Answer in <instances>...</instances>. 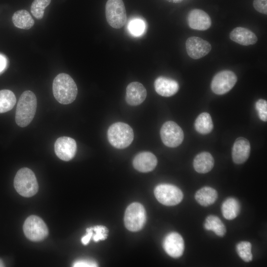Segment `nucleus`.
Listing matches in <instances>:
<instances>
[{
	"instance_id": "obj_26",
	"label": "nucleus",
	"mask_w": 267,
	"mask_h": 267,
	"mask_svg": "<svg viewBox=\"0 0 267 267\" xmlns=\"http://www.w3.org/2000/svg\"><path fill=\"white\" fill-rule=\"evenodd\" d=\"M16 99L14 93L8 89L0 90V113L11 110L15 104Z\"/></svg>"
},
{
	"instance_id": "obj_13",
	"label": "nucleus",
	"mask_w": 267,
	"mask_h": 267,
	"mask_svg": "<svg viewBox=\"0 0 267 267\" xmlns=\"http://www.w3.org/2000/svg\"><path fill=\"white\" fill-rule=\"evenodd\" d=\"M163 247L168 255L173 258L180 257L183 254L184 243L182 236L178 233L172 232L165 237Z\"/></svg>"
},
{
	"instance_id": "obj_14",
	"label": "nucleus",
	"mask_w": 267,
	"mask_h": 267,
	"mask_svg": "<svg viewBox=\"0 0 267 267\" xmlns=\"http://www.w3.org/2000/svg\"><path fill=\"white\" fill-rule=\"evenodd\" d=\"M146 95V90L142 84L132 82L126 88V101L130 105L137 106L144 101Z\"/></svg>"
},
{
	"instance_id": "obj_5",
	"label": "nucleus",
	"mask_w": 267,
	"mask_h": 267,
	"mask_svg": "<svg viewBox=\"0 0 267 267\" xmlns=\"http://www.w3.org/2000/svg\"><path fill=\"white\" fill-rule=\"evenodd\" d=\"M146 219V211L140 203L134 202L127 208L124 216L126 227L131 231H137L142 228Z\"/></svg>"
},
{
	"instance_id": "obj_32",
	"label": "nucleus",
	"mask_w": 267,
	"mask_h": 267,
	"mask_svg": "<svg viewBox=\"0 0 267 267\" xmlns=\"http://www.w3.org/2000/svg\"><path fill=\"white\" fill-rule=\"evenodd\" d=\"M253 6L258 12L267 14V0H254Z\"/></svg>"
},
{
	"instance_id": "obj_17",
	"label": "nucleus",
	"mask_w": 267,
	"mask_h": 267,
	"mask_svg": "<svg viewBox=\"0 0 267 267\" xmlns=\"http://www.w3.org/2000/svg\"><path fill=\"white\" fill-rule=\"evenodd\" d=\"M156 92L165 97H169L175 94L179 89L178 83L171 78L160 76L156 78L154 83Z\"/></svg>"
},
{
	"instance_id": "obj_8",
	"label": "nucleus",
	"mask_w": 267,
	"mask_h": 267,
	"mask_svg": "<svg viewBox=\"0 0 267 267\" xmlns=\"http://www.w3.org/2000/svg\"><path fill=\"white\" fill-rule=\"evenodd\" d=\"M154 195L157 200L166 206H174L179 203L183 195L181 190L170 184H160L154 189Z\"/></svg>"
},
{
	"instance_id": "obj_20",
	"label": "nucleus",
	"mask_w": 267,
	"mask_h": 267,
	"mask_svg": "<svg viewBox=\"0 0 267 267\" xmlns=\"http://www.w3.org/2000/svg\"><path fill=\"white\" fill-rule=\"evenodd\" d=\"M193 165L197 172L205 174L210 172L213 168L214 159L210 153L202 152L195 156Z\"/></svg>"
},
{
	"instance_id": "obj_33",
	"label": "nucleus",
	"mask_w": 267,
	"mask_h": 267,
	"mask_svg": "<svg viewBox=\"0 0 267 267\" xmlns=\"http://www.w3.org/2000/svg\"><path fill=\"white\" fill-rule=\"evenodd\" d=\"M97 266V264L95 261L86 259L76 261L73 264V267H95Z\"/></svg>"
},
{
	"instance_id": "obj_22",
	"label": "nucleus",
	"mask_w": 267,
	"mask_h": 267,
	"mask_svg": "<svg viewBox=\"0 0 267 267\" xmlns=\"http://www.w3.org/2000/svg\"><path fill=\"white\" fill-rule=\"evenodd\" d=\"M240 204L234 198H227L222 204L221 210L223 217L231 220L237 217L240 211Z\"/></svg>"
},
{
	"instance_id": "obj_29",
	"label": "nucleus",
	"mask_w": 267,
	"mask_h": 267,
	"mask_svg": "<svg viewBox=\"0 0 267 267\" xmlns=\"http://www.w3.org/2000/svg\"><path fill=\"white\" fill-rule=\"evenodd\" d=\"M50 1L51 0H34L31 7V13L36 18L42 19L44 9L50 4Z\"/></svg>"
},
{
	"instance_id": "obj_35",
	"label": "nucleus",
	"mask_w": 267,
	"mask_h": 267,
	"mask_svg": "<svg viewBox=\"0 0 267 267\" xmlns=\"http://www.w3.org/2000/svg\"><path fill=\"white\" fill-rule=\"evenodd\" d=\"M7 60L6 57L0 53V73H2L6 68Z\"/></svg>"
},
{
	"instance_id": "obj_3",
	"label": "nucleus",
	"mask_w": 267,
	"mask_h": 267,
	"mask_svg": "<svg viewBox=\"0 0 267 267\" xmlns=\"http://www.w3.org/2000/svg\"><path fill=\"white\" fill-rule=\"evenodd\" d=\"M13 184L16 191L25 197H32L38 191L39 186L35 175L28 168H22L18 171Z\"/></svg>"
},
{
	"instance_id": "obj_31",
	"label": "nucleus",
	"mask_w": 267,
	"mask_h": 267,
	"mask_svg": "<svg viewBox=\"0 0 267 267\" xmlns=\"http://www.w3.org/2000/svg\"><path fill=\"white\" fill-rule=\"evenodd\" d=\"M255 106L260 119L266 122L267 121V101L263 99H260L256 102Z\"/></svg>"
},
{
	"instance_id": "obj_25",
	"label": "nucleus",
	"mask_w": 267,
	"mask_h": 267,
	"mask_svg": "<svg viewBox=\"0 0 267 267\" xmlns=\"http://www.w3.org/2000/svg\"><path fill=\"white\" fill-rule=\"evenodd\" d=\"M204 227L207 230H212L219 236L222 237L226 232V228L221 219L216 216L209 215L205 220Z\"/></svg>"
},
{
	"instance_id": "obj_24",
	"label": "nucleus",
	"mask_w": 267,
	"mask_h": 267,
	"mask_svg": "<svg viewBox=\"0 0 267 267\" xmlns=\"http://www.w3.org/2000/svg\"><path fill=\"white\" fill-rule=\"evenodd\" d=\"M196 130L201 134L210 133L213 129V123L210 115L207 112L201 113L194 123Z\"/></svg>"
},
{
	"instance_id": "obj_37",
	"label": "nucleus",
	"mask_w": 267,
	"mask_h": 267,
	"mask_svg": "<svg viewBox=\"0 0 267 267\" xmlns=\"http://www.w3.org/2000/svg\"><path fill=\"white\" fill-rule=\"evenodd\" d=\"M5 267L4 264L3 262V261L0 259V267Z\"/></svg>"
},
{
	"instance_id": "obj_16",
	"label": "nucleus",
	"mask_w": 267,
	"mask_h": 267,
	"mask_svg": "<svg viewBox=\"0 0 267 267\" xmlns=\"http://www.w3.org/2000/svg\"><path fill=\"white\" fill-rule=\"evenodd\" d=\"M189 26L194 30H206L211 25V20L209 15L205 11L199 9L191 10L188 15Z\"/></svg>"
},
{
	"instance_id": "obj_23",
	"label": "nucleus",
	"mask_w": 267,
	"mask_h": 267,
	"mask_svg": "<svg viewBox=\"0 0 267 267\" xmlns=\"http://www.w3.org/2000/svg\"><path fill=\"white\" fill-rule=\"evenodd\" d=\"M12 22L17 28L29 29L34 24V21L30 13L26 10L22 9L16 11L12 16Z\"/></svg>"
},
{
	"instance_id": "obj_12",
	"label": "nucleus",
	"mask_w": 267,
	"mask_h": 267,
	"mask_svg": "<svg viewBox=\"0 0 267 267\" xmlns=\"http://www.w3.org/2000/svg\"><path fill=\"white\" fill-rule=\"evenodd\" d=\"M185 45L188 55L194 59L205 56L211 49V45L208 42L197 37L188 38Z\"/></svg>"
},
{
	"instance_id": "obj_1",
	"label": "nucleus",
	"mask_w": 267,
	"mask_h": 267,
	"mask_svg": "<svg viewBox=\"0 0 267 267\" xmlns=\"http://www.w3.org/2000/svg\"><path fill=\"white\" fill-rule=\"evenodd\" d=\"M52 90L56 100L62 104L73 102L78 93L75 82L66 73H60L55 77L53 81Z\"/></svg>"
},
{
	"instance_id": "obj_4",
	"label": "nucleus",
	"mask_w": 267,
	"mask_h": 267,
	"mask_svg": "<svg viewBox=\"0 0 267 267\" xmlns=\"http://www.w3.org/2000/svg\"><path fill=\"white\" fill-rule=\"evenodd\" d=\"M132 128L123 122H116L112 124L107 131L109 143L118 149H123L129 146L134 139Z\"/></svg>"
},
{
	"instance_id": "obj_10",
	"label": "nucleus",
	"mask_w": 267,
	"mask_h": 267,
	"mask_svg": "<svg viewBox=\"0 0 267 267\" xmlns=\"http://www.w3.org/2000/svg\"><path fill=\"white\" fill-rule=\"evenodd\" d=\"M237 77L232 71L223 70L218 73L213 78L211 85L214 93L219 95L226 93L235 85Z\"/></svg>"
},
{
	"instance_id": "obj_27",
	"label": "nucleus",
	"mask_w": 267,
	"mask_h": 267,
	"mask_svg": "<svg viewBox=\"0 0 267 267\" xmlns=\"http://www.w3.org/2000/svg\"><path fill=\"white\" fill-rule=\"evenodd\" d=\"M252 245L248 241L239 242L236 246V252L238 256L244 261L249 262L252 260L253 255L251 252Z\"/></svg>"
},
{
	"instance_id": "obj_2",
	"label": "nucleus",
	"mask_w": 267,
	"mask_h": 267,
	"mask_svg": "<svg viewBox=\"0 0 267 267\" xmlns=\"http://www.w3.org/2000/svg\"><path fill=\"white\" fill-rule=\"evenodd\" d=\"M37 106V100L32 91L26 90L20 95L18 101L15 121L20 127L27 126L33 120Z\"/></svg>"
},
{
	"instance_id": "obj_9",
	"label": "nucleus",
	"mask_w": 267,
	"mask_h": 267,
	"mask_svg": "<svg viewBox=\"0 0 267 267\" xmlns=\"http://www.w3.org/2000/svg\"><path fill=\"white\" fill-rule=\"evenodd\" d=\"M160 136L163 143L170 147H176L182 142L184 134L181 128L173 121H167L162 126Z\"/></svg>"
},
{
	"instance_id": "obj_34",
	"label": "nucleus",
	"mask_w": 267,
	"mask_h": 267,
	"mask_svg": "<svg viewBox=\"0 0 267 267\" xmlns=\"http://www.w3.org/2000/svg\"><path fill=\"white\" fill-rule=\"evenodd\" d=\"M87 234L81 238V242L83 244L86 245L89 242L90 239L93 235V230L91 229V227H88L86 229Z\"/></svg>"
},
{
	"instance_id": "obj_6",
	"label": "nucleus",
	"mask_w": 267,
	"mask_h": 267,
	"mask_svg": "<svg viewBox=\"0 0 267 267\" xmlns=\"http://www.w3.org/2000/svg\"><path fill=\"white\" fill-rule=\"evenodd\" d=\"M105 15L108 24L112 27L120 29L127 20L125 6L122 0H108L105 5Z\"/></svg>"
},
{
	"instance_id": "obj_18",
	"label": "nucleus",
	"mask_w": 267,
	"mask_h": 267,
	"mask_svg": "<svg viewBox=\"0 0 267 267\" xmlns=\"http://www.w3.org/2000/svg\"><path fill=\"white\" fill-rule=\"evenodd\" d=\"M250 148V142L246 138L242 137L237 138L232 149L233 161L237 164L244 163L249 157Z\"/></svg>"
},
{
	"instance_id": "obj_11",
	"label": "nucleus",
	"mask_w": 267,
	"mask_h": 267,
	"mask_svg": "<svg viewBox=\"0 0 267 267\" xmlns=\"http://www.w3.org/2000/svg\"><path fill=\"white\" fill-rule=\"evenodd\" d=\"M54 151L61 160L68 161L74 158L77 151V143L72 138L62 136L57 138L54 143Z\"/></svg>"
},
{
	"instance_id": "obj_30",
	"label": "nucleus",
	"mask_w": 267,
	"mask_h": 267,
	"mask_svg": "<svg viewBox=\"0 0 267 267\" xmlns=\"http://www.w3.org/2000/svg\"><path fill=\"white\" fill-rule=\"evenodd\" d=\"M91 227L95 232V234L92 235L94 241L98 242L99 240H104L106 239L108 232L106 227L103 225H96Z\"/></svg>"
},
{
	"instance_id": "obj_15",
	"label": "nucleus",
	"mask_w": 267,
	"mask_h": 267,
	"mask_svg": "<svg viewBox=\"0 0 267 267\" xmlns=\"http://www.w3.org/2000/svg\"><path fill=\"white\" fill-rule=\"evenodd\" d=\"M133 166L135 169L142 173L152 171L157 164L156 157L151 152L143 151L138 153L134 158Z\"/></svg>"
},
{
	"instance_id": "obj_7",
	"label": "nucleus",
	"mask_w": 267,
	"mask_h": 267,
	"mask_svg": "<svg viewBox=\"0 0 267 267\" xmlns=\"http://www.w3.org/2000/svg\"><path fill=\"white\" fill-rule=\"evenodd\" d=\"M23 232L26 237L32 241H40L48 234V229L44 221L39 217L31 215L24 222Z\"/></svg>"
},
{
	"instance_id": "obj_21",
	"label": "nucleus",
	"mask_w": 267,
	"mask_h": 267,
	"mask_svg": "<svg viewBox=\"0 0 267 267\" xmlns=\"http://www.w3.org/2000/svg\"><path fill=\"white\" fill-rule=\"evenodd\" d=\"M218 198L217 191L208 186H205L199 189L195 194V199L201 206H210L216 201Z\"/></svg>"
},
{
	"instance_id": "obj_36",
	"label": "nucleus",
	"mask_w": 267,
	"mask_h": 267,
	"mask_svg": "<svg viewBox=\"0 0 267 267\" xmlns=\"http://www.w3.org/2000/svg\"><path fill=\"white\" fill-rule=\"evenodd\" d=\"M169 2H173V3H178L181 1H182L183 0H166Z\"/></svg>"
},
{
	"instance_id": "obj_28",
	"label": "nucleus",
	"mask_w": 267,
	"mask_h": 267,
	"mask_svg": "<svg viewBox=\"0 0 267 267\" xmlns=\"http://www.w3.org/2000/svg\"><path fill=\"white\" fill-rule=\"evenodd\" d=\"M128 28L130 33L132 35L137 37L144 33L146 25L143 20L139 18H135L129 22Z\"/></svg>"
},
{
	"instance_id": "obj_19",
	"label": "nucleus",
	"mask_w": 267,
	"mask_h": 267,
	"mask_svg": "<svg viewBox=\"0 0 267 267\" xmlns=\"http://www.w3.org/2000/svg\"><path fill=\"white\" fill-rule=\"evenodd\" d=\"M230 39L240 44L249 45L255 44L258 40L256 35L251 31L243 27H237L230 33Z\"/></svg>"
}]
</instances>
